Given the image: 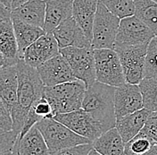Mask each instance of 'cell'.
I'll use <instances>...</instances> for the list:
<instances>
[{"mask_svg":"<svg viewBox=\"0 0 157 155\" xmlns=\"http://www.w3.org/2000/svg\"><path fill=\"white\" fill-rule=\"evenodd\" d=\"M107 9L120 19L135 15L134 0H101Z\"/></svg>","mask_w":157,"mask_h":155,"instance_id":"cell-27","label":"cell"},{"mask_svg":"<svg viewBox=\"0 0 157 155\" xmlns=\"http://www.w3.org/2000/svg\"><path fill=\"white\" fill-rule=\"evenodd\" d=\"M60 54L67 60L76 79L82 81L87 89L97 82L96 63L92 48L69 47L60 49Z\"/></svg>","mask_w":157,"mask_h":155,"instance_id":"cell-7","label":"cell"},{"mask_svg":"<svg viewBox=\"0 0 157 155\" xmlns=\"http://www.w3.org/2000/svg\"><path fill=\"white\" fill-rule=\"evenodd\" d=\"M12 18L44 29L46 20V3L44 0H29L22 6L12 10Z\"/></svg>","mask_w":157,"mask_h":155,"instance_id":"cell-20","label":"cell"},{"mask_svg":"<svg viewBox=\"0 0 157 155\" xmlns=\"http://www.w3.org/2000/svg\"><path fill=\"white\" fill-rule=\"evenodd\" d=\"M53 118L66 126L78 136L88 139L91 143L104 133L100 124L82 108L69 113L57 114L53 116Z\"/></svg>","mask_w":157,"mask_h":155,"instance_id":"cell-11","label":"cell"},{"mask_svg":"<svg viewBox=\"0 0 157 155\" xmlns=\"http://www.w3.org/2000/svg\"><path fill=\"white\" fill-rule=\"evenodd\" d=\"M14 151L17 155H50L47 143L36 126L17 142Z\"/></svg>","mask_w":157,"mask_h":155,"instance_id":"cell-21","label":"cell"},{"mask_svg":"<svg viewBox=\"0 0 157 155\" xmlns=\"http://www.w3.org/2000/svg\"><path fill=\"white\" fill-rule=\"evenodd\" d=\"M150 114L151 111L144 108L132 114L117 119L115 127L119 131L124 144H127L142 131Z\"/></svg>","mask_w":157,"mask_h":155,"instance_id":"cell-19","label":"cell"},{"mask_svg":"<svg viewBox=\"0 0 157 155\" xmlns=\"http://www.w3.org/2000/svg\"><path fill=\"white\" fill-rule=\"evenodd\" d=\"M115 91L116 87L96 82L87 89L83 100L81 108L98 121L104 133L116 126Z\"/></svg>","mask_w":157,"mask_h":155,"instance_id":"cell-2","label":"cell"},{"mask_svg":"<svg viewBox=\"0 0 157 155\" xmlns=\"http://www.w3.org/2000/svg\"><path fill=\"white\" fill-rule=\"evenodd\" d=\"M0 4L7 9L12 10L13 0H0Z\"/></svg>","mask_w":157,"mask_h":155,"instance_id":"cell-35","label":"cell"},{"mask_svg":"<svg viewBox=\"0 0 157 155\" xmlns=\"http://www.w3.org/2000/svg\"><path fill=\"white\" fill-rule=\"evenodd\" d=\"M149 44L115 47L122 66L126 83L139 84L145 78V67Z\"/></svg>","mask_w":157,"mask_h":155,"instance_id":"cell-8","label":"cell"},{"mask_svg":"<svg viewBox=\"0 0 157 155\" xmlns=\"http://www.w3.org/2000/svg\"><path fill=\"white\" fill-rule=\"evenodd\" d=\"M155 37L152 30L136 15H132L121 20L115 47L149 44Z\"/></svg>","mask_w":157,"mask_h":155,"instance_id":"cell-10","label":"cell"},{"mask_svg":"<svg viewBox=\"0 0 157 155\" xmlns=\"http://www.w3.org/2000/svg\"><path fill=\"white\" fill-rule=\"evenodd\" d=\"M16 67L18 75L17 103L11 115L13 121V131L20 136L31 107L44 97L46 86L39 76L38 69L30 67L23 59L20 60Z\"/></svg>","mask_w":157,"mask_h":155,"instance_id":"cell-1","label":"cell"},{"mask_svg":"<svg viewBox=\"0 0 157 155\" xmlns=\"http://www.w3.org/2000/svg\"><path fill=\"white\" fill-rule=\"evenodd\" d=\"M93 149V144H84L69 147L51 155H88Z\"/></svg>","mask_w":157,"mask_h":155,"instance_id":"cell-32","label":"cell"},{"mask_svg":"<svg viewBox=\"0 0 157 155\" xmlns=\"http://www.w3.org/2000/svg\"><path fill=\"white\" fill-rule=\"evenodd\" d=\"M141 132L149 136L157 145V111L151 112L146 126H144Z\"/></svg>","mask_w":157,"mask_h":155,"instance_id":"cell-31","label":"cell"},{"mask_svg":"<svg viewBox=\"0 0 157 155\" xmlns=\"http://www.w3.org/2000/svg\"><path fill=\"white\" fill-rule=\"evenodd\" d=\"M37 69L46 87L56 86L77 80L67 60L61 54L51 58Z\"/></svg>","mask_w":157,"mask_h":155,"instance_id":"cell-13","label":"cell"},{"mask_svg":"<svg viewBox=\"0 0 157 155\" xmlns=\"http://www.w3.org/2000/svg\"><path fill=\"white\" fill-rule=\"evenodd\" d=\"M19 136L13 130L9 132H0V153L14 150Z\"/></svg>","mask_w":157,"mask_h":155,"instance_id":"cell-30","label":"cell"},{"mask_svg":"<svg viewBox=\"0 0 157 155\" xmlns=\"http://www.w3.org/2000/svg\"><path fill=\"white\" fill-rule=\"evenodd\" d=\"M135 15L157 36V4L152 0H134Z\"/></svg>","mask_w":157,"mask_h":155,"instance_id":"cell-24","label":"cell"},{"mask_svg":"<svg viewBox=\"0 0 157 155\" xmlns=\"http://www.w3.org/2000/svg\"><path fill=\"white\" fill-rule=\"evenodd\" d=\"M156 144L146 134L140 132L125 144V155H144Z\"/></svg>","mask_w":157,"mask_h":155,"instance_id":"cell-26","label":"cell"},{"mask_svg":"<svg viewBox=\"0 0 157 155\" xmlns=\"http://www.w3.org/2000/svg\"><path fill=\"white\" fill-rule=\"evenodd\" d=\"M36 126L39 128L47 143L50 155L69 147L92 144L88 139L78 136L53 117L45 118L39 121Z\"/></svg>","mask_w":157,"mask_h":155,"instance_id":"cell-4","label":"cell"},{"mask_svg":"<svg viewBox=\"0 0 157 155\" xmlns=\"http://www.w3.org/2000/svg\"><path fill=\"white\" fill-rule=\"evenodd\" d=\"M13 128V117L5 105L0 102V132H9Z\"/></svg>","mask_w":157,"mask_h":155,"instance_id":"cell-33","label":"cell"},{"mask_svg":"<svg viewBox=\"0 0 157 155\" xmlns=\"http://www.w3.org/2000/svg\"><path fill=\"white\" fill-rule=\"evenodd\" d=\"M18 75L17 67H1L0 70V96L1 101L10 113L17 103Z\"/></svg>","mask_w":157,"mask_h":155,"instance_id":"cell-16","label":"cell"},{"mask_svg":"<svg viewBox=\"0 0 157 155\" xmlns=\"http://www.w3.org/2000/svg\"><path fill=\"white\" fill-rule=\"evenodd\" d=\"M92 144L100 154L125 155V144L116 127L103 133Z\"/></svg>","mask_w":157,"mask_h":155,"instance_id":"cell-22","label":"cell"},{"mask_svg":"<svg viewBox=\"0 0 157 155\" xmlns=\"http://www.w3.org/2000/svg\"><path fill=\"white\" fill-rule=\"evenodd\" d=\"M0 53L1 67H14L21 58L12 20V10L0 5Z\"/></svg>","mask_w":157,"mask_h":155,"instance_id":"cell-9","label":"cell"},{"mask_svg":"<svg viewBox=\"0 0 157 155\" xmlns=\"http://www.w3.org/2000/svg\"><path fill=\"white\" fill-rule=\"evenodd\" d=\"M46 3V20L44 30L52 33L63 22L72 16L74 0H44Z\"/></svg>","mask_w":157,"mask_h":155,"instance_id":"cell-17","label":"cell"},{"mask_svg":"<svg viewBox=\"0 0 157 155\" xmlns=\"http://www.w3.org/2000/svg\"><path fill=\"white\" fill-rule=\"evenodd\" d=\"M114 107L117 119L144 108L143 96L139 86L126 83L124 85L116 88Z\"/></svg>","mask_w":157,"mask_h":155,"instance_id":"cell-14","label":"cell"},{"mask_svg":"<svg viewBox=\"0 0 157 155\" xmlns=\"http://www.w3.org/2000/svg\"><path fill=\"white\" fill-rule=\"evenodd\" d=\"M88 155H102V154H100L99 153H98L96 150H94V149H92V151L89 153V154Z\"/></svg>","mask_w":157,"mask_h":155,"instance_id":"cell-38","label":"cell"},{"mask_svg":"<svg viewBox=\"0 0 157 155\" xmlns=\"http://www.w3.org/2000/svg\"><path fill=\"white\" fill-rule=\"evenodd\" d=\"M59 54L60 48L54 34L46 33L24 51L21 59L30 67L39 68Z\"/></svg>","mask_w":157,"mask_h":155,"instance_id":"cell-12","label":"cell"},{"mask_svg":"<svg viewBox=\"0 0 157 155\" xmlns=\"http://www.w3.org/2000/svg\"><path fill=\"white\" fill-rule=\"evenodd\" d=\"M56 39L59 48H92L91 41L87 38L85 32L77 22L71 16L63 22L52 32Z\"/></svg>","mask_w":157,"mask_h":155,"instance_id":"cell-15","label":"cell"},{"mask_svg":"<svg viewBox=\"0 0 157 155\" xmlns=\"http://www.w3.org/2000/svg\"><path fill=\"white\" fill-rule=\"evenodd\" d=\"M99 0H74L72 17L83 30L91 42L93 39V26L98 12Z\"/></svg>","mask_w":157,"mask_h":155,"instance_id":"cell-18","label":"cell"},{"mask_svg":"<svg viewBox=\"0 0 157 155\" xmlns=\"http://www.w3.org/2000/svg\"><path fill=\"white\" fill-rule=\"evenodd\" d=\"M12 20H13L15 37L19 47L20 58L21 59L24 51L32 43H34L37 39H39L41 36H43L47 32L43 28L30 25L26 22H21L19 19L12 18Z\"/></svg>","mask_w":157,"mask_h":155,"instance_id":"cell-23","label":"cell"},{"mask_svg":"<svg viewBox=\"0 0 157 155\" xmlns=\"http://www.w3.org/2000/svg\"><path fill=\"white\" fill-rule=\"evenodd\" d=\"M0 155H17L14 150H12V151H6V152H4V153H0Z\"/></svg>","mask_w":157,"mask_h":155,"instance_id":"cell-37","label":"cell"},{"mask_svg":"<svg viewBox=\"0 0 157 155\" xmlns=\"http://www.w3.org/2000/svg\"><path fill=\"white\" fill-rule=\"evenodd\" d=\"M121 19L107 9L99 0L93 26L92 49H114Z\"/></svg>","mask_w":157,"mask_h":155,"instance_id":"cell-5","label":"cell"},{"mask_svg":"<svg viewBox=\"0 0 157 155\" xmlns=\"http://www.w3.org/2000/svg\"><path fill=\"white\" fill-rule=\"evenodd\" d=\"M29 0H13V6H12V10L15 9L17 7H19L21 6H22L23 4H25L26 2H28Z\"/></svg>","mask_w":157,"mask_h":155,"instance_id":"cell-34","label":"cell"},{"mask_svg":"<svg viewBox=\"0 0 157 155\" xmlns=\"http://www.w3.org/2000/svg\"><path fill=\"white\" fill-rule=\"evenodd\" d=\"M30 110H32L34 114L39 116L41 120L54 116L53 108L51 106L50 102L45 97H42L38 101H36L33 104V106L31 107Z\"/></svg>","mask_w":157,"mask_h":155,"instance_id":"cell-29","label":"cell"},{"mask_svg":"<svg viewBox=\"0 0 157 155\" xmlns=\"http://www.w3.org/2000/svg\"><path fill=\"white\" fill-rule=\"evenodd\" d=\"M86 91V84L77 79L56 86L45 87L44 97L50 102L56 116L81 109Z\"/></svg>","mask_w":157,"mask_h":155,"instance_id":"cell-3","label":"cell"},{"mask_svg":"<svg viewBox=\"0 0 157 155\" xmlns=\"http://www.w3.org/2000/svg\"><path fill=\"white\" fill-rule=\"evenodd\" d=\"M138 86L143 96L144 108L151 112L157 111V79L144 78Z\"/></svg>","mask_w":157,"mask_h":155,"instance_id":"cell-25","label":"cell"},{"mask_svg":"<svg viewBox=\"0 0 157 155\" xmlns=\"http://www.w3.org/2000/svg\"><path fill=\"white\" fill-rule=\"evenodd\" d=\"M144 155H157V145L153 146L152 149L148 153H147L146 154Z\"/></svg>","mask_w":157,"mask_h":155,"instance_id":"cell-36","label":"cell"},{"mask_svg":"<svg viewBox=\"0 0 157 155\" xmlns=\"http://www.w3.org/2000/svg\"><path fill=\"white\" fill-rule=\"evenodd\" d=\"M145 78L157 79V36L151 40L147 49Z\"/></svg>","mask_w":157,"mask_h":155,"instance_id":"cell-28","label":"cell"},{"mask_svg":"<svg viewBox=\"0 0 157 155\" xmlns=\"http://www.w3.org/2000/svg\"><path fill=\"white\" fill-rule=\"evenodd\" d=\"M152 1H154V2H155V3H156V4H157V0H152Z\"/></svg>","mask_w":157,"mask_h":155,"instance_id":"cell-39","label":"cell"},{"mask_svg":"<svg viewBox=\"0 0 157 155\" xmlns=\"http://www.w3.org/2000/svg\"><path fill=\"white\" fill-rule=\"evenodd\" d=\"M97 82L113 87L126 84L120 57L114 49H94Z\"/></svg>","mask_w":157,"mask_h":155,"instance_id":"cell-6","label":"cell"}]
</instances>
